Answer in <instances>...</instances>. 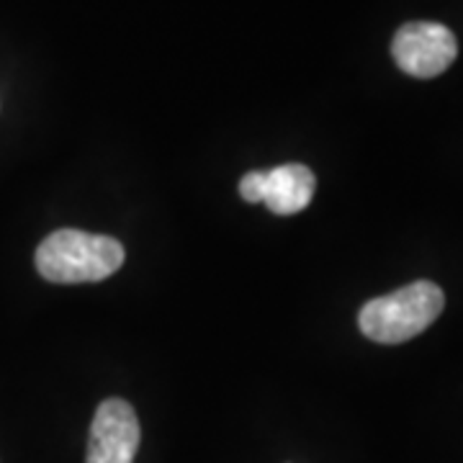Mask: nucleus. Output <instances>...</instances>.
I'll list each match as a JSON object with an SVG mask.
<instances>
[{"mask_svg": "<svg viewBox=\"0 0 463 463\" xmlns=\"http://www.w3.org/2000/svg\"><path fill=\"white\" fill-rule=\"evenodd\" d=\"M315 173L301 163L252 170L240 181V196L250 203H265L273 214L288 216L304 212L315 199Z\"/></svg>", "mask_w": 463, "mask_h": 463, "instance_id": "20e7f679", "label": "nucleus"}, {"mask_svg": "<svg viewBox=\"0 0 463 463\" xmlns=\"http://www.w3.org/2000/svg\"><path fill=\"white\" fill-rule=\"evenodd\" d=\"M392 54L402 72L428 80V78H438L453 65L458 54V42L443 24L412 21L394 33Z\"/></svg>", "mask_w": 463, "mask_h": 463, "instance_id": "7ed1b4c3", "label": "nucleus"}, {"mask_svg": "<svg viewBox=\"0 0 463 463\" xmlns=\"http://www.w3.org/2000/svg\"><path fill=\"white\" fill-rule=\"evenodd\" d=\"M139 420L129 402L106 399L96 410L85 463H134L139 448Z\"/></svg>", "mask_w": 463, "mask_h": 463, "instance_id": "39448f33", "label": "nucleus"}, {"mask_svg": "<svg viewBox=\"0 0 463 463\" xmlns=\"http://www.w3.org/2000/svg\"><path fill=\"white\" fill-rule=\"evenodd\" d=\"M446 297L440 286L414 281L392 294L371 298L358 315V325L368 340L383 345H399L425 332L440 317Z\"/></svg>", "mask_w": 463, "mask_h": 463, "instance_id": "f03ea898", "label": "nucleus"}, {"mask_svg": "<svg viewBox=\"0 0 463 463\" xmlns=\"http://www.w3.org/2000/svg\"><path fill=\"white\" fill-rule=\"evenodd\" d=\"M124 263V245L83 230H57L36 250V270L52 283H93L114 276Z\"/></svg>", "mask_w": 463, "mask_h": 463, "instance_id": "f257e3e1", "label": "nucleus"}]
</instances>
